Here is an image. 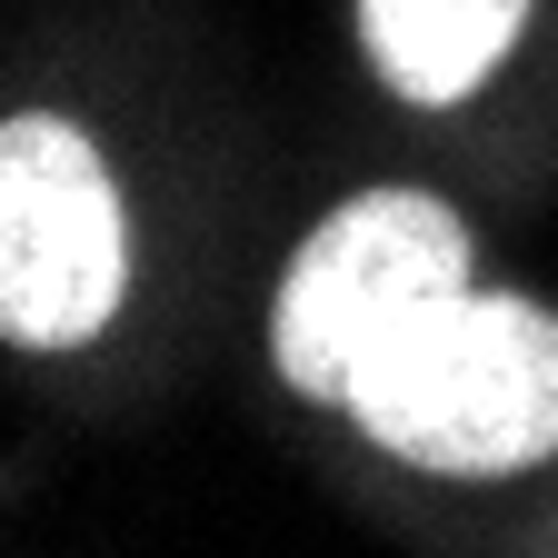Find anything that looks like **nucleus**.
<instances>
[{
    "instance_id": "obj_1",
    "label": "nucleus",
    "mask_w": 558,
    "mask_h": 558,
    "mask_svg": "<svg viewBox=\"0 0 558 558\" xmlns=\"http://www.w3.org/2000/svg\"><path fill=\"white\" fill-rule=\"evenodd\" d=\"M360 429L439 478H509L558 459V319L519 290H459L389 339L339 399Z\"/></svg>"
},
{
    "instance_id": "obj_2",
    "label": "nucleus",
    "mask_w": 558,
    "mask_h": 558,
    "mask_svg": "<svg viewBox=\"0 0 558 558\" xmlns=\"http://www.w3.org/2000/svg\"><path fill=\"white\" fill-rule=\"evenodd\" d=\"M469 290V230L429 190H360L300 240L269 300V360L300 399H349L389 339Z\"/></svg>"
},
{
    "instance_id": "obj_3",
    "label": "nucleus",
    "mask_w": 558,
    "mask_h": 558,
    "mask_svg": "<svg viewBox=\"0 0 558 558\" xmlns=\"http://www.w3.org/2000/svg\"><path fill=\"white\" fill-rule=\"evenodd\" d=\"M130 290V220L100 150L70 120L0 130V329L21 349H81Z\"/></svg>"
},
{
    "instance_id": "obj_4",
    "label": "nucleus",
    "mask_w": 558,
    "mask_h": 558,
    "mask_svg": "<svg viewBox=\"0 0 558 558\" xmlns=\"http://www.w3.org/2000/svg\"><path fill=\"white\" fill-rule=\"evenodd\" d=\"M529 11L538 0H360V40L409 110H459L509 60Z\"/></svg>"
}]
</instances>
